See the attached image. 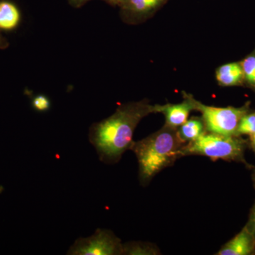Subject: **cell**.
I'll use <instances>...</instances> for the list:
<instances>
[{"label":"cell","instance_id":"obj_19","mask_svg":"<svg viewBox=\"0 0 255 255\" xmlns=\"http://www.w3.org/2000/svg\"><path fill=\"white\" fill-rule=\"evenodd\" d=\"M250 140H251V145L252 149L255 152V133L250 135Z\"/></svg>","mask_w":255,"mask_h":255},{"label":"cell","instance_id":"obj_13","mask_svg":"<svg viewBox=\"0 0 255 255\" xmlns=\"http://www.w3.org/2000/svg\"><path fill=\"white\" fill-rule=\"evenodd\" d=\"M255 133V112L253 113H247L242 118L237 130V135H251Z\"/></svg>","mask_w":255,"mask_h":255},{"label":"cell","instance_id":"obj_3","mask_svg":"<svg viewBox=\"0 0 255 255\" xmlns=\"http://www.w3.org/2000/svg\"><path fill=\"white\" fill-rule=\"evenodd\" d=\"M246 142L237 135L204 132L196 140L186 143L180 150L183 156H205L213 161H243Z\"/></svg>","mask_w":255,"mask_h":255},{"label":"cell","instance_id":"obj_17","mask_svg":"<svg viewBox=\"0 0 255 255\" xmlns=\"http://www.w3.org/2000/svg\"><path fill=\"white\" fill-rule=\"evenodd\" d=\"M90 1L91 0H68V2L74 8H80Z\"/></svg>","mask_w":255,"mask_h":255},{"label":"cell","instance_id":"obj_6","mask_svg":"<svg viewBox=\"0 0 255 255\" xmlns=\"http://www.w3.org/2000/svg\"><path fill=\"white\" fill-rule=\"evenodd\" d=\"M194 109L191 97L186 95L184 102L177 105H156L157 112H161L165 117V126L177 129L188 120L189 114Z\"/></svg>","mask_w":255,"mask_h":255},{"label":"cell","instance_id":"obj_7","mask_svg":"<svg viewBox=\"0 0 255 255\" xmlns=\"http://www.w3.org/2000/svg\"><path fill=\"white\" fill-rule=\"evenodd\" d=\"M255 241L247 226L228 242L218 252L217 255H248L255 251Z\"/></svg>","mask_w":255,"mask_h":255},{"label":"cell","instance_id":"obj_8","mask_svg":"<svg viewBox=\"0 0 255 255\" xmlns=\"http://www.w3.org/2000/svg\"><path fill=\"white\" fill-rule=\"evenodd\" d=\"M164 1V0H124L119 6L129 18H136L150 13Z\"/></svg>","mask_w":255,"mask_h":255},{"label":"cell","instance_id":"obj_9","mask_svg":"<svg viewBox=\"0 0 255 255\" xmlns=\"http://www.w3.org/2000/svg\"><path fill=\"white\" fill-rule=\"evenodd\" d=\"M21 20V14L17 6L11 1H0V31H12Z\"/></svg>","mask_w":255,"mask_h":255},{"label":"cell","instance_id":"obj_4","mask_svg":"<svg viewBox=\"0 0 255 255\" xmlns=\"http://www.w3.org/2000/svg\"><path fill=\"white\" fill-rule=\"evenodd\" d=\"M195 110L202 114L206 129L209 132L219 135H237L240 122L243 117L248 113L246 107H215L203 105L191 97ZM238 136V135H237Z\"/></svg>","mask_w":255,"mask_h":255},{"label":"cell","instance_id":"obj_1","mask_svg":"<svg viewBox=\"0 0 255 255\" xmlns=\"http://www.w3.org/2000/svg\"><path fill=\"white\" fill-rule=\"evenodd\" d=\"M155 112L156 106L149 105L147 101L130 102L120 106L108 118L92 124L89 140L100 160L106 164L118 162L131 147L137 124L146 116Z\"/></svg>","mask_w":255,"mask_h":255},{"label":"cell","instance_id":"obj_20","mask_svg":"<svg viewBox=\"0 0 255 255\" xmlns=\"http://www.w3.org/2000/svg\"><path fill=\"white\" fill-rule=\"evenodd\" d=\"M111 5H118V0H103Z\"/></svg>","mask_w":255,"mask_h":255},{"label":"cell","instance_id":"obj_14","mask_svg":"<svg viewBox=\"0 0 255 255\" xmlns=\"http://www.w3.org/2000/svg\"><path fill=\"white\" fill-rule=\"evenodd\" d=\"M241 65L244 73V78L251 85L255 86V55L247 57Z\"/></svg>","mask_w":255,"mask_h":255},{"label":"cell","instance_id":"obj_22","mask_svg":"<svg viewBox=\"0 0 255 255\" xmlns=\"http://www.w3.org/2000/svg\"><path fill=\"white\" fill-rule=\"evenodd\" d=\"M3 1V0H0V1Z\"/></svg>","mask_w":255,"mask_h":255},{"label":"cell","instance_id":"obj_11","mask_svg":"<svg viewBox=\"0 0 255 255\" xmlns=\"http://www.w3.org/2000/svg\"><path fill=\"white\" fill-rule=\"evenodd\" d=\"M205 130L203 119L192 118L177 128V134L180 140L186 144L196 140L206 132Z\"/></svg>","mask_w":255,"mask_h":255},{"label":"cell","instance_id":"obj_15","mask_svg":"<svg viewBox=\"0 0 255 255\" xmlns=\"http://www.w3.org/2000/svg\"><path fill=\"white\" fill-rule=\"evenodd\" d=\"M31 105L33 110L39 112H45L50 110V101L48 97L44 95H38L33 97L31 101Z\"/></svg>","mask_w":255,"mask_h":255},{"label":"cell","instance_id":"obj_21","mask_svg":"<svg viewBox=\"0 0 255 255\" xmlns=\"http://www.w3.org/2000/svg\"><path fill=\"white\" fill-rule=\"evenodd\" d=\"M123 1H124V0H118V5H119H119L122 4V3L123 2Z\"/></svg>","mask_w":255,"mask_h":255},{"label":"cell","instance_id":"obj_18","mask_svg":"<svg viewBox=\"0 0 255 255\" xmlns=\"http://www.w3.org/2000/svg\"><path fill=\"white\" fill-rule=\"evenodd\" d=\"M9 43L5 37L0 33V50L6 49L9 46Z\"/></svg>","mask_w":255,"mask_h":255},{"label":"cell","instance_id":"obj_12","mask_svg":"<svg viewBox=\"0 0 255 255\" xmlns=\"http://www.w3.org/2000/svg\"><path fill=\"white\" fill-rule=\"evenodd\" d=\"M159 254L158 248L145 242H128L123 244V255H156Z\"/></svg>","mask_w":255,"mask_h":255},{"label":"cell","instance_id":"obj_2","mask_svg":"<svg viewBox=\"0 0 255 255\" xmlns=\"http://www.w3.org/2000/svg\"><path fill=\"white\" fill-rule=\"evenodd\" d=\"M184 145L178 135L177 129L167 126L145 138L133 141L130 150L138 162L141 185H147L162 169L180 157V150Z\"/></svg>","mask_w":255,"mask_h":255},{"label":"cell","instance_id":"obj_16","mask_svg":"<svg viewBox=\"0 0 255 255\" xmlns=\"http://www.w3.org/2000/svg\"><path fill=\"white\" fill-rule=\"evenodd\" d=\"M247 228L250 232L253 235L255 241V204L251 210V216H250L249 222L247 225Z\"/></svg>","mask_w":255,"mask_h":255},{"label":"cell","instance_id":"obj_5","mask_svg":"<svg viewBox=\"0 0 255 255\" xmlns=\"http://www.w3.org/2000/svg\"><path fill=\"white\" fill-rule=\"evenodd\" d=\"M67 255H123V244L110 230L98 228L90 237L76 240Z\"/></svg>","mask_w":255,"mask_h":255},{"label":"cell","instance_id":"obj_10","mask_svg":"<svg viewBox=\"0 0 255 255\" xmlns=\"http://www.w3.org/2000/svg\"><path fill=\"white\" fill-rule=\"evenodd\" d=\"M244 78L241 64L232 63L220 67L216 71V79L222 86L230 87L239 85Z\"/></svg>","mask_w":255,"mask_h":255},{"label":"cell","instance_id":"obj_23","mask_svg":"<svg viewBox=\"0 0 255 255\" xmlns=\"http://www.w3.org/2000/svg\"></svg>","mask_w":255,"mask_h":255}]
</instances>
